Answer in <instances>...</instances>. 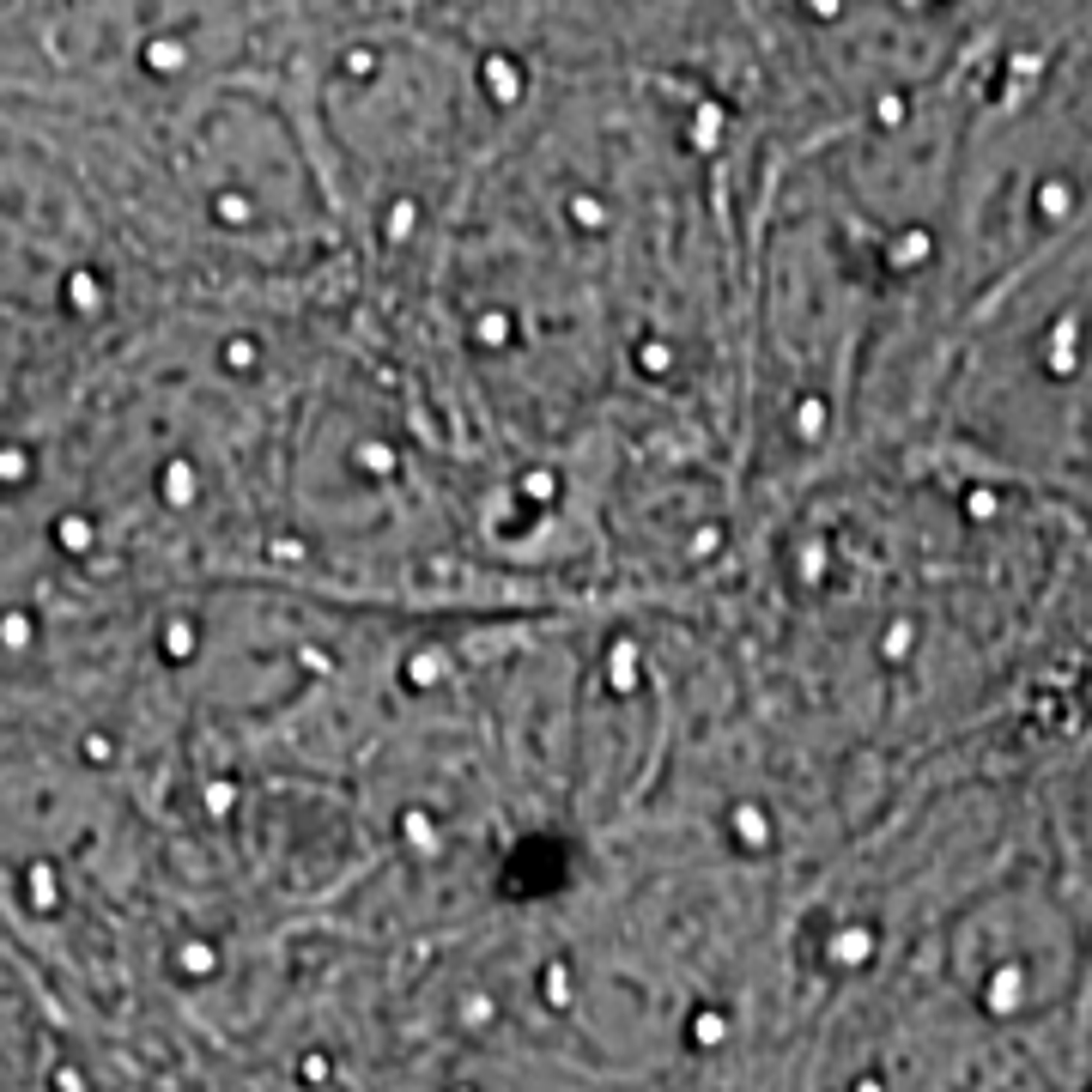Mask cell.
<instances>
[{
	"instance_id": "6da1fadb",
	"label": "cell",
	"mask_w": 1092,
	"mask_h": 1092,
	"mask_svg": "<svg viewBox=\"0 0 1092 1092\" xmlns=\"http://www.w3.org/2000/svg\"><path fill=\"white\" fill-rule=\"evenodd\" d=\"M0 1092H85L79 1026L7 923H0Z\"/></svg>"
}]
</instances>
